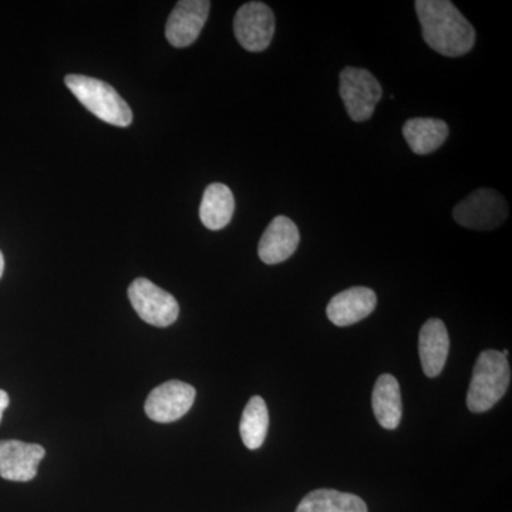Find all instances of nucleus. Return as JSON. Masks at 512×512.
Returning a JSON list of instances; mask_svg holds the SVG:
<instances>
[{"label": "nucleus", "mask_w": 512, "mask_h": 512, "mask_svg": "<svg viewBox=\"0 0 512 512\" xmlns=\"http://www.w3.org/2000/svg\"><path fill=\"white\" fill-rule=\"evenodd\" d=\"M424 42L440 55L460 57L476 45V30L450 0H417Z\"/></svg>", "instance_id": "nucleus-1"}, {"label": "nucleus", "mask_w": 512, "mask_h": 512, "mask_svg": "<svg viewBox=\"0 0 512 512\" xmlns=\"http://www.w3.org/2000/svg\"><path fill=\"white\" fill-rule=\"evenodd\" d=\"M511 382L507 357L498 350H484L474 366L473 379L467 394L468 410L484 413L503 399Z\"/></svg>", "instance_id": "nucleus-2"}, {"label": "nucleus", "mask_w": 512, "mask_h": 512, "mask_svg": "<svg viewBox=\"0 0 512 512\" xmlns=\"http://www.w3.org/2000/svg\"><path fill=\"white\" fill-rule=\"evenodd\" d=\"M64 83L97 119L116 127H128L133 123L130 107L109 83L82 74H69Z\"/></svg>", "instance_id": "nucleus-3"}, {"label": "nucleus", "mask_w": 512, "mask_h": 512, "mask_svg": "<svg viewBox=\"0 0 512 512\" xmlns=\"http://www.w3.org/2000/svg\"><path fill=\"white\" fill-rule=\"evenodd\" d=\"M340 97L350 119L356 123L370 120L382 99V84L369 70L346 67L340 73Z\"/></svg>", "instance_id": "nucleus-4"}, {"label": "nucleus", "mask_w": 512, "mask_h": 512, "mask_svg": "<svg viewBox=\"0 0 512 512\" xmlns=\"http://www.w3.org/2000/svg\"><path fill=\"white\" fill-rule=\"evenodd\" d=\"M453 217L461 227L490 231L507 220V200L500 192L491 188H480L458 202Z\"/></svg>", "instance_id": "nucleus-5"}, {"label": "nucleus", "mask_w": 512, "mask_h": 512, "mask_svg": "<svg viewBox=\"0 0 512 512\" xmlns=\"http://www.w3.org/2000/svg\"><path fill=\"white\" fill-rule=\"evenodd\" d=\"M127 293L134 311L148 325L167 328L180 315L177 299L146 278L133 281Z\"/></svg>", "instance_id": "nucleus-6"}, {"label": "nucleus", "mask_w": 512, "mask_h": 512, "mask_svg": "<svg viewBox=\"0 0 512 512\" xmlns=\"http://www.w3.org/2000/svg\"><path fill=\"white\" fill-rule=\"evenodd\" d=\"M234 33L239 45L248 52H264L274 37V12L262 2L245 3L235 15Z\"/></svg>", "instance_id": "nucleus-7"}, {"label": "nucleus", "mask_w": 512, "mask_h": 512, "mask_svg": "<svg viewBox=\"0 0 512 512\" xmlns=\"http://www.w3.org/2000/svg\"><path fill=\"white\" fill-rule=\"evenodd\" d=\"M194 387L180 380H170L156 387L146 400V414L157 423H173L190 412L195 402Z\"/></svg>", "instance_id": "nucleus-8"}, {"label": "nucleus", "mask_w": 512, "mask_h": 512, "mask_svg": "<svg viewBox=\"0 0 512 512\" xmlns=\"http://www.w3.org/2000/svg\"><path fill=\"white\" fill-rule=\"evenodd\" d=\"M211 3L207 0H181L165 25V37L171 46L183 49L201 35L208 20Z\"/></svg>", "instance_id": "nucleus-9"}, {"label": "nucleus", "mask_w": 512, "mask_h": 512, "mask_svg": "<svg viewBox=\"0 0 512 512\" xmlns=\"http://www.w3.org/2000/svg\"><path fill=\"white\" fill-rule=\"evenodd\" d=\"M46 456L40 444L19 440L0 441V477L3 480L28 483L36 477L37 467Z\"/></svg>", "instance_id": "nucleus-10"}, {"label": "nucleus", "mask_w": 512, "mask_h": 512, "mask_svg": "<svg viewBox=\"0 0 512 512\" xmlns=\"http://www.w3.org/2000/svg\"><path fill=\"white\" fill-rule=\"evenodd\" d=\"M299 241L301 235L295 222L279 215L268 225L259 241V258L266 265L281 264L295 254Z\"/></svg>", "instance_id": "nucleus-11"}, {"label": "nucleus", "mask_w": 512, "mask_h": 512, "mask_svg": "<svg viewBox=\"0 0 512 512\" xmlns=\"http://www.w3.org/2000/svg\"><path fill=\"white\" fill-rule=\"evenodd\" d=\"M377 305L376 293L363 286L346 289L330 299L326 315L333 325L350 326L366 319L375 311Z\"/></svg>", "instance_id": "nucleus-12"}, {"label": "nucleus", "mask_w": 512, "mask_h": 512, "mask_svg": "<svg viewBox=\"0 0 512 512\" xmlns=\"http://www.w3.org/2000/svg\"><path fill=\"white\" fill-rule=\"evenodd\" d=\"M450 338L443 320L430 319L420 330L419 353L424 375L439 376L446 366Z\"/></svg>", "instance_id": "nucleus-13"}, {"label": "nucleus", "mask_w": 512, "mask_h": 512, "mask_svg": "<svg viewBox=\"0 0 512 512\" xmlns=\"http://www.w3.org/2000/svg\"><path fill=\"white\" fill-rule=\"evenodd\" d=\"M373 413L380 426L394 430L402 421L403 403L399 382L392 375H382L377 379L372 396Z\"/></svg>", "instance_id": "nucleus-14"}, {"label": "nucleus", "mask_w": 512, "mask_h": 512, "mask_svg": "<svg viewBox=\"0 0 512 512\" xmlns=\"http://www.w3.org/2000/svg\"><path fill=\"white\" fill-rule=\"evenodd\" d=\"M448 126L439 119H410L404 123L403 136L417 156H427L443 146L447 140Z\"/></svg>", "instance_id": "nucleus-15"}, {"label": "nucleus", "mask_w": 512, "mask_h": 512, "mask_svg": "<svg viewBox=\"0 0 512 512\" xmlns=\"http://www.w3.org/2000/svg\"><path fill=\"white\" fill-rule=\"evenodd\" d=\"M234 211V194L227 185L220 183L208 185L200 205L202 224L211 231H220L231 222Z\"/></svg>", "instance_id": "nucleus-16"}, {"label": "nucleus", "mask_w": 512, "mask_h": 512, "mask_svg": "<svg viewBox=\"0 0 512 512\" xmlns=\"http://www.w3.org/2000/svg\"><path fill=\"white\" fill-rule=\"evenodd\" d=\"M295 512H367V505L357 495L322 488L306 495Z\"/></svg>", "instance_id": "nucleus-17"}, {"label": "nucleus", "mask_w": 512, "mask_h": 512, "mask_svg": "<svg viewBox=\"0 0 512 512\" xmlns=\"http://www.w3.org/2000/svg\"><path fill=\"white\" fill-rule=\"evenodd\" d=\"M268 427L269 413L265 400L254 396L245 406L241 424H239V433L245 447L249 450H258L264 444Z\"/></svg>", "instance_id": "nucleus-18"}, {"label": "nucleus", "mask_w": 512, "mask_h": 512, "mask_svg": "<svg viewBox=\"0 0 512 512\" xmlns=\"http://www.w3.org/2000/svg\"><path fill=\"white\" fill-rule=\"evenodd\" d=\"M9 403V394L5 390H0V423H2L3 412L8 409Z\"/></svg>", "instance_id": "nucleus-19"}, {"label": "nucleus", "mask_w": 512, "mask_h": 512, "mask_svg": "<svg viewBox=\"0 0 512 512\" xmlns=\"http://www.w3.org/2000/svg\"><path fill=\"white\" fill-rule=\"evenodd\" d=\"M3 272H5V258H3V254L0 252V278H2Z\"/></svg>", "instance_id": "nucleus-20"}]
</instances>
